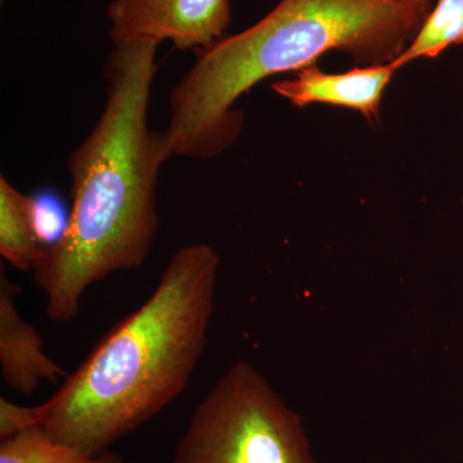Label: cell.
Returning <instances> with one entry per match:
<instances>
[{
  "instance_id": "30bf717a",
  "label": "cell",
  "mask_w": 463,
  "mask_h": 463,
  "mask_svg": "<svg viewBox=\"0 0 463 463\" xmlns=\"http://www.w3.org/2000/svg\"><path fill=\"white\" fill-rule=\"evenodd\" d=\"M0 463H124L118 453L88 455L54 440L41 426L18 432L0 443Z\"/></svg>"
},
{
  "instance_id": "ba28073f",
  "label": "cell",
  "mask_w": 463,
  "mask_h": 463,
  "mask_svg": "<svg viewBox=\"0 0 463 463\" xmlns=\"http://www.w3.org/2000/svg\"><path fill=\"white\" fill-rule=\"evenodd\" d=\"M43 251L30 222L27 194L0 176V255L17 270L29 272Z\"/></svg>"
},
{
  "instance_id": "8fae6325",
  "label": "cell",
  "mask_w": 463,
  "mask_h": 463,
  "mask_svg": "<svg viewBox=\"0 0 463 463\" xmlns=\"http://www.w3.org/2000/svg\"><path fill=\"white\" fill-rule=\"evenodd\" d=\"M27 207L33 234L42 248L56 246L65 236L70 223V209L60 194L50 190L27 194Z\"/></svg>"
},
{
  "instance_id": "4fadbf2b",
  "label": "cell",
  "mask_w": 463,
  "mask_h": 463,
  "mask_svg": "<svg viewBox=\"0 0 463 463\" xmlns=\"http://www.w3.org/2000/svg\"><path fill=\"white\" fill-rule=\"evenodd\" d=\"M399 2L405 3V5H412L414 8L422 9V11L429 12L430 3L432 0H399Z\"/></svg>"
},
{
  "instance_id": "52a82bcc",
  "label": "cell",
  "mask_w": 463,
  "mask_h": 463,
  "mask_svg": "<svg viewBox=\"0 0 463 463\" xmlns=\"http://www.w3.org/2000/svg\"><path fill=\"white\" fill-rule=\"evenodd\" d=\"M23 288L0 270V364L3 381L24 395H32L43 383H56L69 373L45 354L39 331L18 312Z\"/></svg>"
},
{
  "instance_id": "5b68a950",
  "label": "cell",
  "mask_w": 463,
  "mask_h": 463,
  "mask_svg": "<svg viewBox=\"0 0 463 463\" xmlns=\"http://www.w3.org/2000/svg\"><path fill=\"white\" fill-rule=\"evenodd\" d=\"M108 18L114 44L172 42L199 52L225 36L231 0H112Z\"/></svg>"
},
{
  "instance_id": "277c9868",
  "label": "cell",
  "mask_w": 463,
  "mask_h": 463,
  "mask_svg": "<svg viewBox=\"0 0 463 463\" xmlns=\"http://www.w3.org/2000/svg\"><path fill=\"white\" fill-rule=\"evenodd\" d=\"M173 463H319L303 421L248 361L231 365L192 413Z\"/></svg>"
},
{
  "instance_id": "8992f818",
  "label": "cell",
  "mask_w": 463,
  "mask_h": 463,
  "mask_svg": "<svg viewBox=\"0 0 463 463\" xmlns=\"http://www.w3.org/2000/svg\"><path fill=\"white\" fill-rule=\"evenodd\" d=\"M397 71L392 63H381L327 74L312 65L294 78L274 81L272 90L297 108L323 103L355 109L367 120H377L383 90Z\"/></svg>"
},
{
  "instance_id": "7c38bea8",
  "label": "cell",
  "mask_w": 463,
  "mask_h": 463,
  "mask_svg": "<svg viewBox=\"0 0 463 463\" xmlns=\"http://www.w3.org/2000/svg\"><path fill=\"white\" fill-rule=\"evenodd\" d=\"M42 425V414L38 405L23 407L0 398V439L5 440L18 432Z\"/></svg>"
},
{
  "instance_id": "7a4b0ae2",
  "label": "cell",
  "mask_w": 463,
  "mask_h": 463,
  "mask_svg": "<svg viewBox=\"0 0 463 463\" xmlns=\"http://www.w3.org/2000/svg\"><path fill=\"white\" fill-rule=\"evenodd\" d=\"M219 265L209 243L176 250L145 303L38 404L41 428L60 443L100 455L182 395L205 349Z\"/></svg>"
},
{
  "instance_id": "6da1fadb",
  "label": "cell",
  "mask_w": 463,
  "mask_h": 463,
  "mask_svg": "<svg viewBox=\"0 0 463 463\" xmlns=\"http://www.w3.org/2000/svg\"><path fill=\"white\" fill-rule=\"evenodd\" d=\"M157 43L114 44L105 66L99 120L67 158L70 223L63 239L33 265L51 321H72L85 292L111 274L138 269L156 240V188L173 157L164 130L148 125Z\"/></svg>"
},
{
  "instance_id": "9c48e42d",
  "label": "cell",
  "mask_w": 463,
  "mask_h": 463,
  "mask_svg": "<svg viewBox=\"0 0 463 463\" xmlns=\"http://www.w3.org/2000/svg\"><path fill=\"white\" fill-rule=\"evenodd\" d=\"M463 44V0H437L419 32L392 63L395 69L419 58H435L452 45Z\"/></svg>"
},
{
  "instance_id": "3957f363",
  "label": "cell",
  "mask_w": 463,
  "mask_h": 463,
  "mask_svg": "<svg viewBox=\"0 0 463 463\" xmlns=\"http://www.w3.org/2000/svg\"><path fill=\"white\" fill-rule=\"evenodd\" d=\"M428 14L399 0H281L255 25L196 52L170 91L173 157L224 154L243 128L234 105L264 79L316 65L331 51L368 65L392 62Z\"/></svg>"
}]
</instances>
